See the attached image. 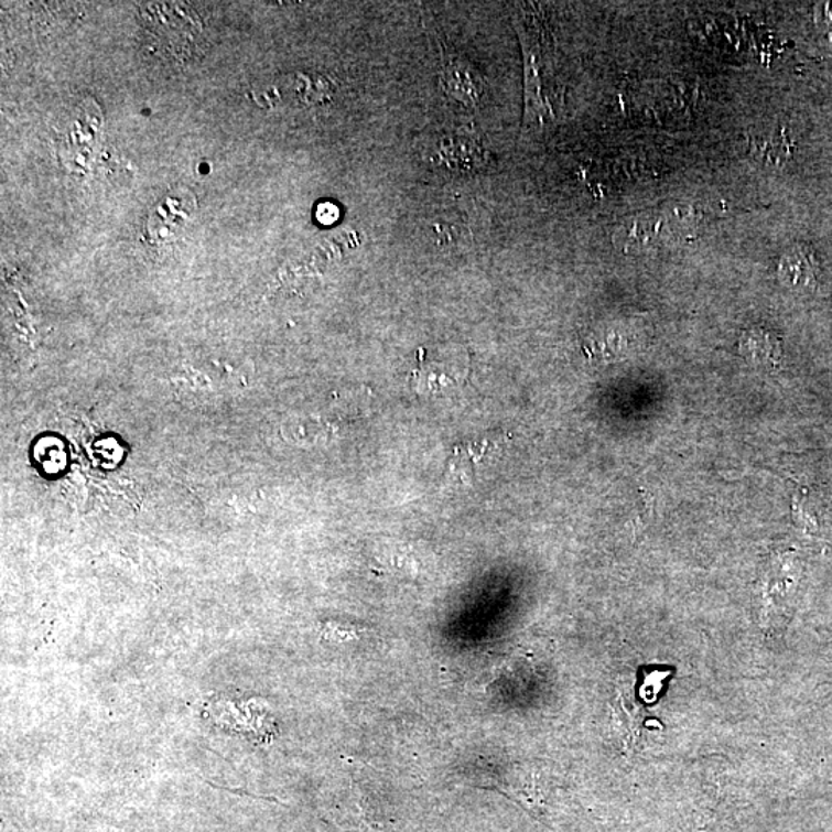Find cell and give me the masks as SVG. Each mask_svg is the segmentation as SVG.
<instances>
[{
    "mask_svg": "<svg viewBox=\"0 0 832 832\" xmlns=\"http://www.w3.org/2000/svg\"><path fill=\"white\" fill-rule=\"evenodd\" d=\"M779 274L789 288H812L818 277L814 255L807 247H792L781 258Z\"/></svg>",
    "mask_w": 832,
    "mask_h": 832,
    "instance_id": "obj_4",
    "label": "cell"
},
{
    "mask_svg": "<svg viewBox=\"0 0 832 832\" xmlns=\"http://www.w3.org/2000/svg\"><path fill=\"white\" fill-rule=\"evenodd\" d=\"M741 352L748 361L774 370L780 361V341L765 328H750L743 333Z\"/></svg>",
    "mask_w": 832,
    "mask_h": 832,
    "instance_id": "obj_5",
    "label": "cell"
},
{
    "mask_svg": "<svg viewBox=\"0 0 832 832\" xmlns=\"http://www.w3.org/2000/svg\"><path fill=\"white\" fill-rule=\"evenodd\" d=\"M196 197L188 188L166 193L150 210L144 224V239L153 247L177 241L196 213Z\"/></svg>",
    "mask_w": 832,
    "mask_h": 832,
    "instance_id": "obj_1",
    "label": "cell"
},
{
    "mask_svg": "<svg viewBox=\"0 0 832 832\" xmlns=\"http://www.w3.org/2000/svg\"><path fill=\"white\" fill-rule=\"evenodd\" d=\"M749 152L754 160L764 165L779 166L792 156V141L787 127L779 123H764L753 129L748 137Z\"/></svg>",
    "mask_w": 832,
    "mask_h": 832,
    "instance_id": "obj_3",
    "label": "cell"
},
{
    "mask_svg": "<svg viewBox=\"0 0 832 832\" xmlns=\"http://www.w3.org/2000/svg\"><path fill=\"white\" fill-rule=\"evenodd\" d=\"M339 218V208L332 203H323L316 208V219L324 226H332Z\"/></svg>",
    "mask_w": 832,
    "mask_h": 832,
    "instance_id": "obj_6",
    "label": "cell"
},
{
    "mask_svg": "<svg viewBox=\"0 0 832 832\" xmlns=\"http://www.w3.org/2000/svg\"><path fill=\"white\" fill-rule=\"evenodd\" d=\"M436 42L441 52V90L455 102L475 110L486 91L485 77L443 39L436 36Z\"/></svg>",
    "mask_w": 832,
    "mask_h": 832,
    "instance_id": "obj_2",
    "label": "cell"
}]
</instances>
